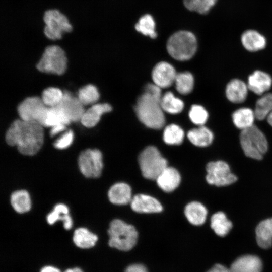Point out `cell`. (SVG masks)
Segmentation results:
<instances>
[{
    "label": "cell",
    "instance_id": "6da1fadb",
    "mask_svg": "<svg viewBox=\"0 0 272 272\" xmlns=\"http://www.w3.org/2000/svg\"><path fill=\"white\" fill-rule=\"evenodd\" d=\"M43 127L36 121L17 119L8 129L6 141L9 145L17 146L21 154L34 155L39 151L43 143Z\"/></svg>",
    "mask_w": 272,
    "mask_h": 272
},
{
    "label": "cell",
    "instance_id": "7a4b0ae2",
    "mask_svg": "<svg viewBox=\"0 0 272 272\" xmlns=\"http://www.w3.org/2000/svg\"><path fill=\"white\" fill-rule=\"evenodd\" d=\"M161 89L154 83L147 84L134 107L139 120L152 129H159L164 126L165 122L161 104Z\"/></svg>",
    "mask_w": 272,
    "mask_h": 272
},
{
    "label": "cell",
    "instance_id": "3957f363",
    "mask_svg": "<svg viewBox=\"0 0 272 272\" xmlns=\"http://www.w3.org/2000/svg\"><path fill=\"white\" fill-rule=\"evenodd\" d=\"M166 48L169 54L174 59L179 61L187 60L196 53L197 39L190 31H178L169 38Z\"/></svg>",
    "mask_w": 272,
    "mask_h": 272
},
{
    "label": "cell",
    "instance_id": "277c9868",
    "mask_svg": "<svg viewBox=\"0 0 272 272\" xmlns=\"http://www.w3.org/2000/svg\"><path fill=\"white\" fill-rule=\"evenodd\" d=\"M109 246L121 251L131 250L136 244L138 233L135 227L120 219L112 220L108 230Z\"/></svg>",
    "mask_w": 272,
    "mask_h": 272
},
{
    "label": "cell",
    "instance_id": "5b68a950",
    "mask_svg": "<svg viewBox=\"0 0 272 272\" xmlns=\"http://www.w3.org/2000/svg\"><path fill=\"white\" fill-rule=\"evenodd\" d=\"M239 139L244 153L250 158L261 160L268 150L265 135L254 125L241 130Z\"/></svg>",
    "mask_w": 272,
    "mask_h": 272
},
{
    "label": "cell",
    "instance_id": "8992f818",
    "mask_svg": "<svg viewBox=\"0 0 272 272\" xmlns=\"http://www.w3.org/2000/svg\"><path fill=\"white\" fill-rule=\"evenodd\" d=\"M138 163L143 177L150 180H156L168 166L167 160L153 146L147 147L141 152L138 157Z\"/></svg>",
    "mask_w": 272,
    "mask_h": 272
},
{
    "label": "cell",
    "instance_id": "52a82bcc",
    "mask_svg": "<svg viewBox=\"0 0 272 272\" xmlns=\"http://www.w3.org/2000/svg\"><path fill=\"white\" fill-rule=\"evenodd\" d=\"M66 65L64 50L58 46L50 45L45 49L37 68L42 72L60 75L65 72Z\"/></svg>",
    "mask_w": 272,
    "mask_h": 272
},
{
    "label": "cell",
    "instance_id": "ba28073f",
    "mask_svg": "<svg viewBox=\"0 0 272 272\" xmlns=\"http://www.w3.org/2000/svg\"><path fill=\"white\" fill-rule=\"evenodd\" d=\"M45 24L43 32L44 35L52 40L60 39L64 33L72 31L73 27L67 18L56 9L45 11L43 16Z\"/></svg>",
    "mask_w": 272,
    "mask_h": 272
},
{
    "label": "cell",
    "instance_id": "9c48e42d",
    "mask_svg": "<svg viewBox=\"0 0 272 272\" xmlns=\"http://www.w3.org/2000/svg\"><path fill=\"white\" fill-rule=\"evenodd\" d=\"M207 182L218 187L229 185L237 180V177L231 171L229 165L224 161L208 163L206 166Z\"/></svg>",
    "mask_w": 272,
    "mask_h": 272
},
{
    "label": "cell",
    "instance_id": "30bf717a",
    "mask_svg": "<svg viewBox=\"0 0 272 272\" xmlns=\"http://www.w3.org/2000/svg\"><path fill=\"white\" fill-rule=\"evenodd\" d=\"M48 108L41 98L31 97L26 98L19 104L18 112L20 119L36 121L44 126Z\"/></svg>",
    "mask_w": 272,
    "mask_h": 272
},
{
    "label": "cell",
    "instance_id": "8fae6325",
    "mask_svg": "<svg viewBox=\"0 0 272 272\" xmlns=\"http://www.w3.org/2000/svg\"><path fill=\"white\" fill-rule=\"evenodd\" d=\"M81 172L87 178H98L103 169V156L98 149H87L81 153L78 158Z\"/></svg>",
    "mask_w": 272,
    "mask_h": 272
},
{
    "label": "cell",
    "instance_id": "7c38bea8",
    "mask_svg": "<svg viewBox=\"0 0 272 272\" xmlns=\"http://www.w3.org/2000/svg\"><path fill=\"white\" fill-rule=\"evenodd\" d=\"M177 73L169 63L162 61L157 63L152 72L154 84L161 89L170 87L174 83Z\"/></svg>",
    "mask_w": 272,
    "mask_h": 272
},
{
    "label": "cell",
    "instance_id": "4fadbf2b",
    "mask_svg": "<svg viewBox=\"0 0 272 272\" xmlns=\"http://www.w3.org/2000/svg\"><path fill=\"white\" fill-rule=\"evenodd\" d=\"M130 206L133 211L139 213H159L163 210L162 205L157 199L144 194L134 195Z\"/></svg>",
    "mask_w": 272,
    "mask_h": 272
},
{
    "label": "cell",
    "instance_id": "5bb4252c",
    "mask_svg": "<svg viewBox=\"0 0 272 272\" xmlns=\"http://www.w3.org/2000/svg\"><path fill=\"white\" fill-rule=\"evenodd\" d=\"M71 122L81 121L85 110L78 98L73 97L70 93L64 92L63 99L59 104Z\"/></svg>",
    "mask_w": 272,
    "mask_h": 272
},
{
    "label": "cell",
    "instance_id": "9a60e30c",
    "mask_svg": "<svg viewBox=\"0 0 272 272\" xmlns=\"http://www.w3.org/2000/svg\"><path fill=\"white\" fill-rule=\"evenodd\" d=\"M271 85V76L264 72L257 70L248 77V89L257 95H263L269 90Z\"/></svg>",
    "mask_w": 272,
    "mask_h": 272
},
{
    "label": "cell",
    "instance_id": "2e32d148",
    "mask_svg": "<svg viewBox=\"0 0 272 272\" xmlns=\"http://www.w3.org/2000/svg\"><path fill=\"white\" fill-rule=\"evenodd\" d=\"M158 186L164 191L170 192L179 186L181 176L177 169L167 166L155 180Z\"/></svg>",
    "mask_w": 272,
    "mask_h": 272
},
{
    "label": "cell",
    "instance_id": "e0dca14e",
    "mask_svg": "<svg viewBox=\"0 0 272 272\" xmlns=\"http://www.w3.org/2000/svg\"><path fill=\"white\" fill-rule=\"evenodd\" d=\"M231 272H261L260 259L253 255H245L237 258L231 264Z\"/></svg>",
    "mask_w": 272,
    "mask_h": 272
},
{
    "label": "cell",
    "instance_id": "ac0fdd59",
    "mask_svg": "<svg viewBox=\"0 0 272 272\" xmlns=\"http://www.w3.org/2000/svg\"><path fill=\"white\" fill-rule=\"evenodd\" d=\"M241 41L245 49L250 52H256L263 49L266 45L265 37L254 29L245 31L241 35Z\"/></svg>",
    "mask_w": 272,
    "mask_h": 272
},
{
    "label": "cell",
    "instance_id": "d6986e66",
    "mask_svg": "<svg viewBox=\"0 0 272 272\" xmlns=\"http://www.w3.org/2000/svg\"><path fill=\"white\" fill-rule=\"evenodd\" d=\"M108 196L110 201L113 204L126 205L130 203L132 198L131 188L124 182L116 183L110 188Z\"/></svg>",
    "mask_w": 272,
    "mask_h": 272
},
{
    "label": "cell",
    "instance_id": "ffe728a7",
    "mask_svg": "<svg viewBox=\"0 0 272 272\" xmlns=\"http://www.w3.org/2000/svg\"><path fill=\"white\" fill-rule=\"evenodd\" d=\"M248 87L243 81L231 80L226 87V95L229 101L234 103H241L246 99Z\"/></svg>",
    "mask_w": 272,
    "mask_h": 272
},
{
    "label": "cell",
    "instance_id": "44dd1931",
    "mask_svg": "<svg viewBox=\"0 0 272 272\" xmlns=\"http://www.w3.org/2000/svg\"><path fill=\"white\" fill-rule=\"evenodd\" d=\"M111 110V106L107 103L93 105L85 111L81 119V123L87 127H92L98 123L103 114Z\"/></svg>",
    "mask_w": 272,
    "mask_h": 272
},
{
    "label": "cell",
    "instance_id": "7402d4cb",
    "mask_svg": "<svg viewBox=\"0 0 272 272\" xmlns=\"http://www.w3.org/2000/svg\"><path fill=\"white\" fill-rule=\"evenodd\" d=\"M184 214L189 222L193 225L199 226L205 222L208 211L201 203L192 201L186 206Z\"/></svg>",
    "mask_w": 272,
    "mask_h": 272
},
{
    "label": "cell",
    "instance_id": "603a6c76",
    "mask_svg": "<svg viewBox=\"0 0 272 272\" xmlns=\"http://www.w3.org/2000/svg\"><path fill=\"white\" fill-rule=\"evenodd\" d=\"M256 239L258 245L263 249L272 246V218L261 221L255 229Z\"/></svg>",
    "mask_w": 272,
    "mask_h": 272
},
{
    "label": "cell",
    "instance_id": "cb8c5ba5",
    "mask_svg": "<svg viewBox=\"0 0 272 272\" xmlns=\"http://www.w3.org/2000/svg\"><path fill=\"white\" fill-rule=\"evenodd\" d=\"M98 240V236L85 228L75 230L73 236L75 245L82 250H89L94 247Z\"/></svg>",
    "mask_w": 272,
    "mask_h": 272
},
{
    "label": "cell",
    "instance_id": "d4e9b609",
    "mask_svg": "<svg viewBox=\"0 0 272 272\" xmlns=\"http://www.w3.org/2000/svg\"><path fill=\"white\" fill-rule=\"evenodd\" d=\"M187 137L193 145L199 147L210 146L214 140L212 131L203 125L190 130Z\"/></svg>",
    "mask_w": 272,
    "mask_h": 272
},
{
    "label": "cell",
    "instance_id": "484cf974",
    "mask_svg": "<svg viewBox=\"0 0 272 272\" xmlns=\"http://www.w3.org/2000/svg\"><path fill=\"white\" fill-rule=\"evenodd\" d=\"M232 118L234 125L242 130L253 126L256 117L254 111L251 108L243 107L235 111Z\"/></svg>",
    "mask_w": 272,
    "mask_h": 272
},
{
    "label": "cell",
    "instance_id": "4316f807",
    "mask_svg": "<svg viewBox=\"0 0 272 272\" xmlns=\"http://www.w3.org/2000/svg\"><path fill=\"white\" fill-rule=\"evenodd\" d=\"M211 227L219 236H226L231 230L233 224L223 212L214 214L211 218Z\"/></svg>",
    "mask_w": 272,
    "mask_h": 272
},
{
    "label": "cell",
    "instance_id": "83f0119b",
    "mask_svg": "<svg viewBox=\"0 0 272 272\" xmlns=\"http://www.w3.org/2000/svg\"><path fill=\"white\" fill-rule=\"evenodd\" d=\"M68 207L62 203L55 206L53 211L47 216V221L50 225H52L58 220H61L63 227L66 230H70L73 225L72 219L69 214Z\"/></svg>",
    "mask_w": 272,
    "mask_h": 272
},
{
    "label": "cell",
    "instance_id": "f1b7e54d",
    "mask_svg": "<svg viewBox=\"0 0 272 272\" xmlns=\"http://www.w3.org/2000/svg\"><path fill=\"white\" fill-rule=\"evenodd\" d=\"M71 122V121L59 105L54 107H48L44 126L52 127L59 124L66 126Z\"/></svg>",
    "mask_w": 272,
    "mask_h": 272
},
{
    "label": "cell",
    "instance_id": "f546056e",
    "mask_svg": "<svg viewBox=\"0 0 272 272\" xmlns=\"http://www.w3.org/2000/svg\"><path fill=\"white\" fill-rule=\"evenodd\" d=\"M161 104L164 112L172 114L179 113L184 108L182 100L170 91L162 95Z\"/></svg>",
    "mask_w": 272,
    "mask_h": 272
},
{
    "label": "cell",
    "instance_id": "4dcf8cb0",
    "mask_svg": "<svg viewBox=\"0 0 272 272\" xmlns=\"http://www.w3.org/2000/svg\"><path fill=\"white\" fill-rule=\"evenodd\" d=\"M11 203L14 209L19 213L27 212L31 207L29 194L25 190L13 192L11 196Z\"/></svg>",
    "mask_w": 272,
    "mask_h": 272
},
{
    "label": "cell",
    "instance_id": "1f68e13d",
    "mask_svg": "<svg viewBox=\"0 0 272 272\" xmlns=\"http://www.w3.org/2000/svg\"><path fill=\"white\" fill-rule=\"evenodd\" d=\"M136 31L143 35L155 39L157 36L156 23L153 17L146 14L142 16L134 26Z\"/></svg>",
    "mask_w": 272,
    "mask_h": 272
},
{
    "label": "cell",
    "instance_id": "d6a6232c",
    "mask_svg": "<svg viewBox=\"0 0 272 272\" xmlns=\"http://www.w3.org/2000/svg\"><path fill=\"white\" fill-rule=\"evenodd\" d=\"M254 111L259 120H264L272 112V93L264 94L257 100Z\"/></svg>",
    "mask_w": 272,
    "mask_h": 272
},
{
    "label": "cell",
    "instance_id": "836d02e7",
    "mask_svg": "<svg viewBox=\"0 0 272 272\" xmlns=\"http://www.w3.org/2000/svg\"><path fill=\"white\" fill-rule=\"evenodd\" d=\"M184 137V132L183 129L175 124L167 126L163 131V141L168 145H179L182 143Z\"/></svg>",
    "mask_w": 272,
    "mask_h": 272
},
{
    "label": "cell",
    "instance_id": "e575fe53",
    "mask_svg": "<svg viewBox=\"0 0 272 272\" xmlns=\"http://www.w3.org/2000/svg\"><path fill=\"white\" fill-rule=\"evenodd\" d=\"M174 84L176 90L183 95L189 94L194 87V78L188 72L177 73Z\"/></svg>",
    "mask_w": 272,
    "mask_h": 272
},
{
    "label": "cell",
    "instance_id": "d590c367",
    "mask_svg": "<svg viewBox=\"0 0 272 272\" xmlns=\"http://www.w3.org/2000/svg\"><path fill=\"white\" fill-rule=\"evenodd\" d=\"M218 0H183V4L188 10L205 15L216 5Z\"/></svg>",
    "mask_w": 272,
    "mask_h": 272
},
{
    "label": "cell",
    "instance_id": "8d00e7d4",
    "mask_svg": "<svg viewBox=\"0 0 272 272\" xmlns=\"http://www.w3.org/2000/svg\"><path fill=\"white\" fill-rule=\"evenodd\" d=\"M78 95L83 105L95 104L100 97L97 88L93 85H87L80 88Z\"/></svg>",
    "mask_w": 272,
    "mask_h": 272
},
{
    "label": "cell",
    "instance_id": "74e56055",
    "mask_svg": "<svg viewBox=\"0 0 272 272\" xmlns=\"http://www.w3.org/2000/svg\"><path fill=\"white\" fill-rule=\"evenodd\" d=\"M64 93L56 88H48L44 90L42 94V100L45 105L49 107L59 105L63 97Z\"/></svg>",
    "mask_w": 272,
    "mask_h": 272
},
{
    "label": "cell",
    "instance_id": "f35d334b",
    "mask_svg": "<svg viewBox=\"0 0 272 272\" xmlns=\"http://www.w3.org/2000/svg\"><path fill=\"white\" fill-rule=\"evenodd\" d=\"M189 117L193 123L198 126H202L207 121L209 114L207 111L202 106L195 104L190 108Z\"/></svg>",
    "mask_w": 272,
    "mask_h": 272
},
{
    "label": "cell",
    "instance_id": "ab89813d",
    "mask_svg": "<svg viewBox=\"0 0 272 272\" xmlns=\"http://www.w3.org/2000/svg\"><path fill=\"white\" fill-rule=\"evenodd\" d=\"M74 133L72 130L64 132L54 143V146L57 149H65L68 148L73 143Z\"/></svg>",
    "mask_w": 272,
    "mask_h": 272
},
{
    "label": "cell",
    "instance_id": "60d3db41",
    "mask_svg": "<svg viewBox=\"0 0 272 272\" xmlns=\"http://www.w3.org/2000/svg\"><path fill=\"white\" fill-rule=\"evenodd\" d=\"M124 272H148V270L143 264H132L127 266Z\"/></svg>",
    "mask_w": 272,
    "mask_h": 272
},
{
    "label": "cell",
    "instance_id": "b9f144b4",
    "mask_svg": "<svg viewBox=\"0 0 272 272\" xmlns=\"http://www.w3.org/2000/svg\"><path fill=\"white\" fill-rule=\"evenodd\" d=\"M39 272H62V271L55 265L46 264L42 266Z\"/></svg>",
    "mask_w": 272,
    "mask_h": 272
},
{
    "label": "cell",
    "instance_id": "7bdbcfd3",
    "mask_svg": "<svg viewBox=\"0 0 272 272\" xmlns=\"http://www.w3.org/2000/svg\"><path fill=\"white\" fill-rule=\"evenodd\" d=\"M66 129V125L63 124L56 125L51 127L50 134L51 137H53L59 133L65 130Z\"/></svg>",
    "mask_w": 272,
    "mask_h": 272
},
{
    "label": "cell",
    "instance_id": "ee69618b",
    "mask_svg": "<svg viewBox=\"0 0 272 272\" xmlns=\"http://www.w3.org/2000/svg\"><path fill=\"white\" fill-rule=\"evenodd\" d=\"M207 272H231V271L230 268L229 269L222 264H217Z\"/></svg>",
    "mask_w": 272,
    "mask_h": 272
},
{
    "label": "cell",
    "instance_id": "f6af8a7d",
    "mask_svg": "<svg viewBox=\"0 0 272 272\" xmlns=\"http://www.w3.org/2000/svg\"><path fill=\"white\" fill-rule=\"evenodd\" d=\"M62 272H85L84 270L79 266H74L65 269Z\"/></svg>",
    "mask_w": 272,
    "mask_h": 272
},
{
    "label": "cell",
    "instance_id": "bcb514c9",
    "mask_svg": "<svg viewBox=\"0 0 272 272\" xmlns=\"http://www.w3.org/2000/svg\"><path fill=\"white\" fill-rule=\"evenodd\" d=\"M266 118L268 123L272 126V112L270 113Z\"/></svg>",
    "mask_w": 272,
    "mask_h": 272
}]
</instances>
